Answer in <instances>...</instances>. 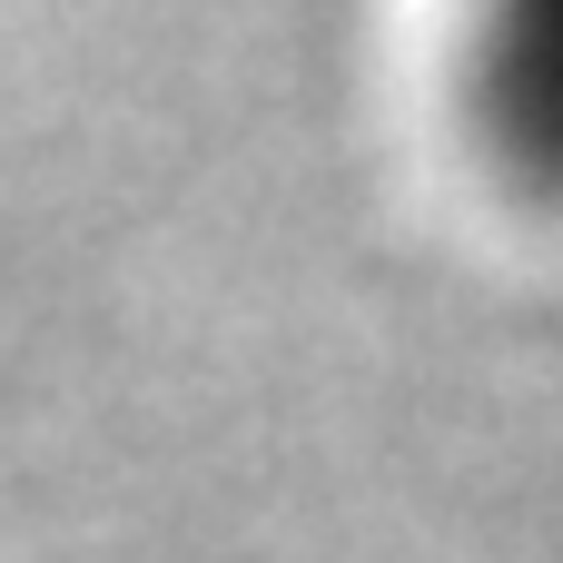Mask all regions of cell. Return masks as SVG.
<instances>
[{"label":"cell","mask_w":563,"mask_h":563,"mask_svg":"<svg viewBox=\"0 0 563 563\" xmlns=\"http://www.w3.org/2000/svg\"><path fill=\"white\" fill-rule=\"evenodd\" d=\"M455 99L495 178L563 208V0H465Z\"/></svg>","instance_id":"6da1fadb"}]
</instances>
